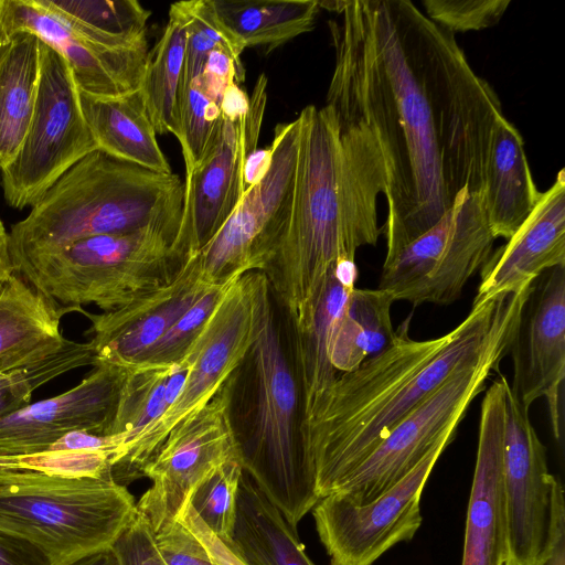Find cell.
I'll return each mask as SVG.
<instances>
[{
    "mask_svg": "<svg viewBox=\"0 0 565 565\" xmlns=\"http://www.w3.org/2000/svg\"><path fill=\"white\" fill-rule=\"evenodd\" d=\"M326 105L366 129L386 169L384 263L433 227L463 190L482 193L504 117L455 34L409 0L338 1Z\"/></svg>",
    "mask_w": 565,
    "mask_h": 565,
    "instance_id": "cell-1",
    "label": "cell"
},
{
    "mask_svg": "<svg viewBox=\"0 0 565 565\" xmlns=\"http://www.w3.org/2000/svg\"><path fill=\"white\" fill-rule=\"evenodd\" d=\"M532 285L472 302L468 316L436 339H412L407 319L384 350L358 369L339 373L326 391L301 402L299 438L315 468L320 499L332 493L459 366L518 328Z\"/></svg>",
    "mask_w": 565,
    "mask_h": 565,
    "instance_id": "cell-2",
    "label": "cell"
},
{
    "mask_svg": "<svg viewBox=\"0 0 565 565\" xmlns=\"http://www.w3.org/2000/svg\"><path fill=\"white\" fill-rule=\"evenodd\" d=\"M298 117L290 217L262 271L292 334L310 323L337 265L376 244L377 198L387 182L382 153L366 129L341 122L327 105H309Z\"/></svg>",
    "mask_w": 565,
    "mask_h": 565,
    "instance_id": "cell-3",
    "label": "cell"
},
{
    "mask_svg": "<svg viewBox=\"0 0 565 565\" xmlns=\"http://www.w3.org/2000/svg\"><path fill=\"white\" fill-rule=\"evenodd\" d=\"M184 203V180L178 174L156 172L95 149L12 225V262L183 216Z\"/></svg>",
    "mask_w": 565,
    "mask_h": 565,
    "instance_id": "cell-4",
    "label": "cell"
},
{
    "mask_svg": "<svg viewBox=\"0 0 565 565\" xmlns=\"http://www.w3.org/2000/svg\"><path fill=\"white\" fill-rule=\"evenodd\" d=\"M196 254L180 217L74 242L13 264L14 274L67 311L121 308L168 286Z\"/></svg>",
    "mask_w": 565,
    "mask_h": 565,
    "instance_id": "cell-5",
    "label": "cell"
},
{
    "mask_svg": "<svg viewBox=\"0 0 565 565\" xmlns=\"http://www.w3.org/2000/svg\"><path fill=\"white\" fill-rule=\"evenodd\" d=\"M255 331V417L238 438L243 470L278 508L292 529L320 500L316 473L299 438L301 388L277 328L265 276L252 271Z\"/></svg>",
    "mask_w": 565,
    "mask_h": 565,
    "instance_id": "cell-6",
    "label": "cell"
},
{
    "mask_svg": "<svg viewBox=\"0 0 565 565\" xmlns=\"http://www.w3.org/2000/svg\"><path fill=\"white\" fill-rule=\"evenodd\" d=\"M136 513L132 494L111 476L0 468V527L36 544L55 565L111 546Z\"/></svg>",
    "mask_w": 565,
    "mask_h": 565,
    "instance_id": "cell-7",
    "label": "cell"
},
{
    "mask_svg": "<svg viewBox=\"0 0 565 565\" xmlns=\"http://www.w3.org/2000/svg\"><path fill=\"white\" fill-rule=\"evenodd\" d=\"M254 331L253 277L247 273L226 288L189 348L190 367L175 401L111 467L118 484L126 487L143 477L145 467L168 434L214 397L249 354Z\"/></svg>",
    "mask_w": 565,
    "mask_h": 565,
    "instance_id": "cell-8",
    "label": "cell"
},
{
    "mask_svg": "<svg viewBox=\"0 0 565 565\" xmlns=\"http://www.w3.org/2000/svg\"><path fill=\"white\" fill-rule=\"evenodd\" d=\"M519 327V326H518ZM518 328L459 366L428 398L403 418L337 487L347 500L364 504L402 480L447 433L457 430L486 381L510 352ZM331 494V493H330Z\"/></svg>",
    "mask_w": 565,
    "mask_h": 565,
    "instance_id": "cell-9",
    "label": "cell"
},
{
    "mask_svg": "<svg viewBox=\"0 0 565 565\" xmlns=\"http://www.w3.org/2000/svg\"><path fill=\"white\" fill-rule=\"evenodd\" d=\"M40 50L34 113L17 154L0 170L4 200L19 210L33 206L67 170L97 149L68 64L43 41Z\"/></svg>",
    "mask_w": 565,
    "mask_h": 565,
    "instance_id": "cell-10",
    "label": "cell"
},
{
    "mask_svg": "<svg viewBox=\"0 0 565 565\" xmlns=\"http://www.w3.org/2000/svg\"><path fill=\"white\" fill-rule=\"evenodd\" d=\"M273 157L265 178L248 188L215 235L195 254L200 278L225 287L243 275L262 273L289 222L300 119L275 127Z\"/></svg>",
    "mask_w": 565,
    "mask_h": 565,
    "instance_id": "cell-11",
    "label": "cell"
},
{
    "mask_svg": "<svg viewBox=\"0 0 565 565\" xmlns=\"http://www.w3.org/2000/svg\"><path fill=\"white\" fill-rule=\"evenodd\" d=\"M495 239L482 193L463 190L433 227L383 264L377 288L413 306L451 303L482 268Z\"/></svg>",
    "mask_w": 565,
    "mask_h": 565,
    "instance_id": "cell-12",
    "label": "cell"
},
{
    "mask_svg": "<svg viewBox=\"0 0 565 565\" xmlns=\"http://www.w3.org/2000/svg\"><path fill=\"white\" fill-rule=\"evenodd\" d=\"M503 498L508 562L544 565L565 536L561 480L548 470L546 449L510 383L505 393Z\"/></svg>",
    "mask_w": 565,
    "mask_h": 565,
    "instance_id": "cell-13",
    "label": "cell"
},
{
    "mask_svg": "<svg viewBox=\"0 0 565 565\" xmlns=\"http://www.w3.org/2000/svg\"><path fill=\"white\" fill-rule=\"evenodd\" d=\"M234 374L199 412L178 424L143 469L151 486L136 507L158 533L174 522L191 491L210 472L239 459L237 430L232 422Z\"/></svg>",
    "mask_w": 565,
    "mask_h": 565,
    "instance_id": "cell-14",
    "label": "cell"
},
{
    "mask_svg": "<svg viewBox=\"0 0 565 565\" xmlns=\"http://www.w3.org/2000/svg\"><path fill=\"white\" fill-rule=\"evenodd\" d=\"M456 431L443 436L402 480L374 500L356 504L331 493L317 502L312 515L330 565H372L397 543L413 539L423 521L419 502L426 481Z\"/></svg>",
    "mask_w": 565,
    "mask_h": 565,
    "instance_id": "cell-15",
    "label": "cell"
},
{
    "mask_svg": "<svg viewBox=\"0 0 565 565\" xmlns=\"http://www.w3.org/2000/svg\"><path fill=\"white\" fill-rule=\"evenodd\" d=\"M267 77L255 83L249 108L239 120L221 115L196 164L185 172L184 220L199 252L231 216L246 188L243 168L255 149L267 102Z\"/></svg>",
    "mask_w": 565,
    "mask_h": 565,
    "instance_id": "cell-16",
    "label": "cell"
},
{
    "mask_svg": "<svg viewBox=\"0 0 565 565\" xmlns=\"http://www.w3.org/2000/svg\"><path fill=\"white\" fill-rule=\"evenodd\" d=\"M513 381L510 388L530 409L547 401L555 439H562L565 379V266L542 274L532 285L510 347Z\"/></svg>",
    "mask_w": 565,
    "mask_h": 565,
    "instance_id": "cell-17",
    "label": "cell"
},
{
    "mask_svg": "<svg viewBox=\"0 0 565 565\" xmlns=\"http://www.w3.org/2000/svg\"><path fill=\"white\" fill-rule=\"evenodd\" d=\"M93 366L73 388L0 418V456L45 451L75 430L108 436L128 370Z\"/></svg>",
    "mask_w": 565,
    "mask_h": 565,
    "instance_id": "cell-18",
    "label": "cell"
},
{
    "mask_svg": "<svg viewBox=\"0 0 565 565\" xmlns=\"http://www.w3.org/2000/svg\"><path fill=\"white\" fill-rule=\"evenodd\" d=\"M33 33L68 64L79 92L117 97L140 87L148 41L127 49H109L72 30L36 0H0V35Z\"/></svg>",
    "mask_w": 565,
    "mask_h": 565,
    "instance_id": "cell-19",
    "label": "cell"
},
{
    "mask_svg": "<svg viewBox=\"0 0 565 565\" xmlns=\"http://www.w3.org/2000/svg\"><path fill=\"white\" fill-rule=\"evenodd\" d=\"M200 278L195 254L168 286L102 313L81 309L92 322L88 333L97 363L138 367L153 345L210 288ZM94 364V365H95Z\"/></svg>",
    "mask_w": 565,
    "mask_h": 565,
    "instance_id": "cell-20",
    "label": "cell"
},
{
    "mask_svg": "<svg viewBox=\"0 0 565 565\" xmlns=\"http://www.w3.org/2000/svg\"><path fill=\"white\" fill-rule=\"evenodd\" d=\"M500 375L481 403L478 449L467 510L461 565H505L507 521L503 498L505 393Z\"/></svg>",
    "mask_w": 565,
    "mask_h": 565,
    "instance_id": "cell-21",
    "label": "cell"
},
{
    "mask_svg": "<svg viewBox=\"0 0 565 565\" xmlns=\"http://www.w3.org/2000/svg\"><path fill=\"white\" fill-rule=\"evenodd\" d=\"M565 266V172L561 169L523 225L481 268L473 302L516 294Z\"/></svg>",
    "mask_w": 565,
    "mask_h": 565,
    "instance_id": "cell-22",
    "label": "cell"
},
{
    "mask_svg": "<svg viewBox=\"0 0 565 565\" xmlns=\"http://www.w3.org/2000/svg\"><path fill=\"white\" fill-rule=\"evenodd\" d=\"M66 309L13 274L0 285V375L46 358L66 339L61 319Z\"/></svg>",
    "mask_w": 565,
    "mask_h": 565,
    "instance_id": "cell-23",
    "label": "cell"
},
{
    "mask_svg": "<svg viewBox=\"0 0 565 565\" xmlns=\"http://www.w3.org/2000/svg\"><path fill=\"white\" fill-rule=\"evenodd\" d=\"M541 194L532 178L523 138L503 117L493 132L482 191L484 212L495 238L509 239L531 215Z\"/></svg>",
    "mask_w": 565,
    "mask_h": 565,
    "instance_id": "cell-24",
    "label": "cell"
},
{
    "mask_svg": "<svg viewBox=\"0 0 565 565\" xmlns=\"http://www.w3.org/2000/svg\"><path fill=\"white\" fill-rule=\"evenodd\" d=\"M83 115L97 149L146 169L173 173L157 141L140 89L117 97L79 92Z\"/></svg>",
    "mask_w": 565,
    "mask_h": 565,
    "instance_id": "cell-25",
    "label": "cell"
},
{
    "mask_svg": "<svg viewBox=\"0 0 565 565\" xmlns=\"http://www.w3.org/2000/svg\"><path fill=\"white\" fill-rule=\"evenodd\" d=\"M225 545L245 565H316L296 530L245 471L237 491L231 542Z\"/></svg>",
    "mask_w": 565,
    "mask_h": 565,
    "instance_id": "cell-26",
    "label": "cell"
},
{
    "mask_svg": "<svg viewBox=\"0 0 565 565\" xmlns=\"http://www.w3.org/2000/svg\"><path fill=\"white\" fill-rule=\"evenodd\" d=\"M40 45L41 40L30 32L0 35V170L17 154L34 113Z\"/></svg>",
    "mask_w": 565,
    "mask_h": 565,
    "instance_id": "cell-27",
    "label": "cell"
},
{
    "mask_svg": "<svg viewBox=\"0 0 565 565\" xmlns=\"http://www.w3.org/2000/svg\"><path fill=\"white\" fill-rule=\"evenodd\" d=\"M355 262L339 263L331 274L310 323L292 334L295 371L301 388V402L326 391L339 374L328 356L332 328L355 288Z\"/></svg>",
    "mask_w": 565,
    "mask_h": 565,
    "instance_id": "cell-28",
    "label": "cell"
},
{
    "mask_svg": "<svg viewBox=\"0 0 565 565\" xmlns=\"http://www.w3.org/2000/svg\"><path fill=\"white\" fill-rule=\"evenodd\" d=\"M392 296L380 288H354L337 319L328 344L330 363L338 373L358 369L366 359L390 345L393 329Z\"/></svg>",
    "mask_w": 565,
    "mask_h": 565,
    "instance_id": "cell-29",
    "label": "cell"
},
{
    "mask_svg": "<svg viewBox=\"0 0 565 565\" xmlns=\"http://www.w3.org/2000/svg\"><path fill=\"white\" fill-rule=\"evenodd\" d=\"M223 25L244 47L269 52L313 29L319 0H211Z\"/></svg>",
    "mask_w": 565,
    "mask_h": 565,
    "instance_id": "cell-30",
    "label": "cell"
},
{
    "mask_svg": "<svg viewBox=\"0 0 565 565\" xmlns=\"http://www.w3.org/2000/svg\"><path fill=\"white\" fill-rule=\"evenodd\" d=\"M190 358L167 366L128 370L108 436L122 437L116 465L130 445L175 401L185 381ZM111 466V467H113Z\"/></svg>",
    "mask_w": 565,
    "mask_h": 565,
    "instance_id": "cell-31",
    "label": "cell"
},
{
    "mask_svg": "<svg viewBox=\"0 0 565 565\" xmlns=\"http://www.w3.org/2000/svg\"><path fill=\"white\" fill-rule=\"evenodd\" d=\"M186 14L171 4L164 31L149 52L140 92L157 135L179 132L178 99L186 50Z\"/></svg>",
    "mask_w": 565,
    "mask_h": 565,
    "instance_id": "cell-32",
    "label": "cell"
},
{
    "mask_svg": "<svg viewBox=\"0 0 565 565\" xmlns=\"http://www.w3.org/2000/svg\"><path fill=\"white\" fill-rule=\"evenodd\" d=\"M72 30L109 49L147 41L150 11L136 0H36Z\"/></svg>",
    "mask_w": 565,
    "mask_h": 565,
    "instance_id": "cell-33",
    "label": "cell"
},
{
    "mask_svg": "<svg viewBox=\"0 0 565 565\" xmlns=\"http://www.w3.org/2000/svg\"><path fill=\"white\" fill-rule=\"evenodd\" d=\"M93 344L65 341L55 353L0 375V418L31 404L32 393L68 371L94 365Z\"/></svg>",
    "mask_w": 565,
    "mask_h": 565,
    "instance_id": "cell-34",
    "label": "cell"
},
{
    "mask_svg": "<svg viewBox=\"0 0 565 565\" xmlns=\"http://www.w3.org/2000/svg\"><path fill=\"white\" fill-rule=\"evenodd\" d=\"M243 472L239 459H231L202 479L188 499L200 520L225 544L232 537Z\"/></svg>",
    "mask_w": 565,
    "mask_h": 565,
    "instance_id": "cell-35",
    "label": "cell"
},
{
    "mask_svg": "<svg viewBox=\"0 0 565 565\" xmlns=\"http://www.w3.org/2000/svg\"><path fill=\"white\" fill-rule=\"evenodd\" d=\"M198 76L190 77L183 73L178 99L177 139L184 157L185 172L200 160L221 118V107L204 94Z\"/></svg>",
    "mask_w": 565,
    "mask_h": 565,
    "instance_id": "cell-36",
    "label": "cell"
},
{
    "mask_svg": "<svg viewBox=\"0 0 565 565\" xmlns=\"http://www.w3.org/2000/svg\"><path fill=\"white\" fill-rule=\"evenodd\" d=\"M0 468L64 478H100L111 476V456L100 451L45 450L0 456Z\"/></svg>",
    "mask_w": 565,
    "mask_h": 565,
    "instance_id": "cell-37",
    "label": "cell"
},
{
    "mask_svg": "<svg viewBox=\"0 0 565 565\" xmlns=\"http://www.w3.org/2000/svg\"><path fill=\"white\" fill-rule=\"evenodd\" d=\"M228 286L210 287L174 324L168 329L138 367L167 366L179 362L186 354L189 348L202 331L205 322Z\"/></svg>",
    "mask_w": 565,
    "mask_h": 565,
    "instance_id": "cell-38",
    "label": "cell"
},
{
    "mask_svg": "<svg viewBox=\"0 0 565 565\" xmlns=\"http://www.w3.org/2000/svg\"><path fill=\"white\" fill-rule=\"evenodd\" d=\"M509 0H424L426 15L451 33L479 31L497 24Z\"/></svg>",
    "mask_w": 565,
    "mask_h": 565,
    "instance_id": "cell-39",
    "label": "cell"
},
{
    "mask_svg": "<svg viewBox=\"0 0 565 565\" xmlns=\"http://www.w3.org/2000/svg\"><path fill=\"white\" fill-rule=\"evenodd\" d=\"M154 540L167 565H218L203 543L180 520L156 533Z\"/></svg>",
    "mask_w": 565,
    "mask_h": 565,
    "instance_id": "cell-40",
    "label": "cell"
},
{
    "mask_svg": "<svg viewBox=\"0 0 565 565\" xmlns=\"http://www.w3.org/2000/svg\"><path fill=\"white\" fill-rule=\"evenodd\" d=\"M119 565H167L154 540V532L138 512L111 544Z\"/></svg>",
    "mask_w": 565,
    "mask_h": 565,
    "instance_id": "cell-41",
    "label": "cell"
},
{
    "mask_svg": "<svg viewBox=\"0 0 565 565\" xmlns=\"http://www.w3.org/2000/svg\"><path fill=\"white\" fill-rule=\"evenodd\" d=\"M188 25L210 40L217 50L227 53L238 66H243L241 54L245 50L217 18L211 0L181 1Z\"/></svg>",
    "mask_w": 565,
    "mask_h": 565,
    "instance_id": "cell-42",
    "label": "cell"
},
{
    "mask_svg": "<svg viewBox=\"0 0 565 565\" xmlns=\"http://www.w3.org/2000/svg\"><path fill=\"white\" fill-rule=\"evenodd\" d=\"M204 94L216 105L221 106L223 95L232 83L244 81V67L222 50L212 51L198 76Z\"/></svg>",
    "mask_w": 565,
    "mask_h": 565,
    "instance_id": "cell-43",
    "label": "cell"
},
{
    "mask_svg": "<svg viewBox=\"0 0 565 565\" xmlns=\"http://www.w3.org/2000/svg\"><path fill=\"white\" fill-rule=\"evenodd\" d=\"M0 565H55L33 542L0 527Z\"/></svg>",
    "mask_w": 565,
    "mask_h": 565,
    "instance_id": "cell-44",
    "label": "cell"
},
{
    "mask_svg": "<svg viewBox=\"0 0 565 565\" xmlns=\"http://www.w3.org/2000/svg\"><path fill=\"white\" fill-rule=\"evenodd\" d=\"M177 520H180L203 543L218 565H245L227 545L206 527L188 502Z\"/></svg>",
    "mask_w": 565,
    "mask_h": 565,
    "instance_id": "cell-45",
    "label": "cell"
},
{
    "mask_svg": "<svg viewBox=\"0 0 565 565\" xmlns=\"http://www.w3.org/2000/svg\"><path fill=\"white\" fill-rule=\"evenodd\" d=\"M273 157L271 146L253 150L245 159L243 168L246 190L258 184L267 174Z\"/></svg>",
    "mask_w": 565,
    "mask_h": 565,
    "instance_id": "cell-46",
    "label": "cell"
},
{
    "mask_svg": "<svg viewBox=\"0 0 565 565\" xmlns=\"http://www.w3.org/2000/svg\"><path fill=\"white\" fill-rule=\"evenodd\" d=\"M221 115L232 120L243 118L249 108V97L237 83L226 88L221 102Z\"/></svg>",
    "mask_w": 565,
    "mask_h": 565,
    "instance_id": "cell-47",
    "label": "cell"
},
{
    "mask_svg": "<svg viewBox=\"0 0 565 565\" xmlns=\"http://www.w3.org/2000/svg\"><path fill=\"white\" fill-rule=\"evenodd\" d=\"M57 565H119L110 546L77 556Z\"/></svg>",
    "mask_w": 565,
    "mask_h": 565,
    "instance_id": "cell-48",
    "label": "cell"
},
{
    "mask_svg": "<svg viewBox=\"0 0 565 565\" xmlns=\"http://www.w3.org/2000/svg\"><path fill=\"white\" fill-rule=\"evenodd\" d=\"M14 274V266L10 253V236L3 222L0 220V285Z\"/></svg>",
    "mask_w": 565,
    "mask_h": 565,
    "instance_id": "cell-49",
    "label": "cell"
},
{
    "mask_svg": "<svg viewBox=\"0 0 565 565\" xmlns=\"http://www.w3.org/2000/svg\"><path fill=\"white\" fill-rule=\"evenodd\" d=\"M544 565H565V536L558 541L552 556Z\"/></svg>",
    "mask_w": 565,
    "mask_h": 565,
    "instance_id": "cell-50",
    "label": "cell"
},
{
    "mask_svg": "<svg viewBox=\"0 0 565 565\" xmlns=\"http://www.w3.org/2000/svg\"><path fill=\"white\" fill-rule=\"evenodd\" d=\"M505 565H512L511 563L507 562Z\"/></svg>",
    "mask_w": 565,
    "mask_h": 565,
    "instance_id": "cell-51",
    "label": "cell"
}]
</instances>
